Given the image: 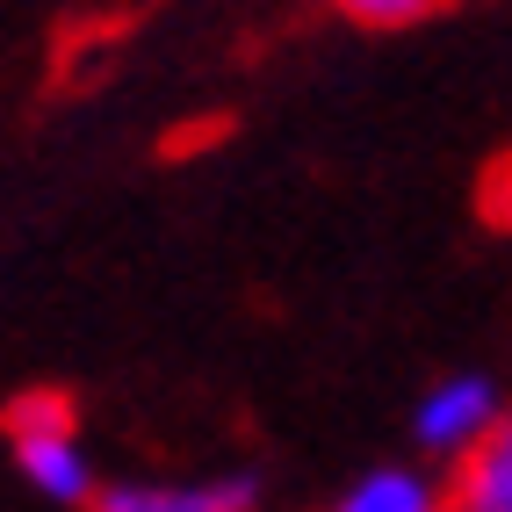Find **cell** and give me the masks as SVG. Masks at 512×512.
<instances>
[{"label":"cell","mask_w":512,"mask_h":512,"mask_svg":"<svg viewBox=\"0 0 512 512\" xmlns=\"http://www.w3.org/2000/svg\"><path fill=\"white\" fill-rule=\"evenodd\" d=\"M8 455L44 505H87L101 484L87 440H80V419H73V397H58V390H29L8 404Z\"/></svg>","instance_id":"6da1fadb"},{"label":"cell","mask_w":512,"mask_h":512,"mask_svg":"<svg viewBox=\"0 0 512 512\" xmlns=\"http://www.w3.org/2000/svg\"><path fill=\"white\" fill-rule=\"evenodd\" d=\"M505 404H512V397L498 390V375H484V368L440 375V383H426L419 404H412V448L433 455V462H455V469H462L476 448H484V433L498 426Z\"/></svg>","instance_id":"7a4b0ae2"},{"label":"cell","mask_w":512,"mask_h":512,"mask_svg":"<svg viewBox=\"0 0 512 512\" xmlns=\"http://www.w3.org/2000/svg\"><path fill=\"white\" fill-rule=\"evenodd\" d=\"M260 505V476H188V484H166V476H116V484H94L87 512H253Z\"/></svg>","instance_id":"3957f363"},{"label":"cell","mask_w":512,"mask_h":512,"mask_svg":"<svg viewBox=\"0 0 512 512\" xmlns=\"http://www.w3.org/2000/svg\"><path fill=\"white\" fill-rule=\"evenodd\" d=\"M332 512H455V498L419 462H375L332 498Z\"/></svg>","instance_id":"277c9868"},{"label":"cell","mask_w":512,"mask_h":512,"mask_svg":"<svg viewBox=\"0 0 512 512\" xmlns=\"http://www.w3.org/2000/svg\"><path fill=\"white\" fill-rule=\"evenodd\" d=\"M455 512H512V404L455 476Z\"/></svg>","instance_id":"5b68a950"},{"label":"cell","mask_w":512,"mask_h":512,"mask_svg":"<svg viewBox=\"0 0 512 512\" xmlns=\"http://www.w3.org/2000/svg\"><path fill=\"white\" fill-rule=\"evenodd\" d=\"M347 22H361V29H412V22H426V15H440L448 0H332Z\"/></svg>","instance_id":"8992f818"},{"label":"cell","mask_w":512,"mask_h":512,"mask_svg":"<svg viewBox=\"0 0 512 512\" xmlns=\"http://www.w3.org/2000/svg\"><path fill=\"white\" fill-rule=\"evenodd\" d=\"M505 174H512V166H505Z\"/></svg>","instance_id":"52a82bcc"}]
</instances>
